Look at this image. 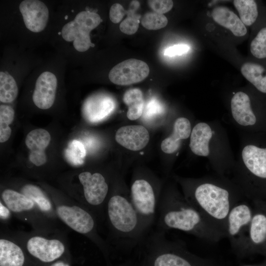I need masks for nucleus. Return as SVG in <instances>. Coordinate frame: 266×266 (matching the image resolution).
Instances as JSON below:
<instances>
[{
    "label": "nucleus",
    "instance_id": "nucleus-1",
    "mask_svg": "<svg viewBox=\"0 0 266 266\" xmlns=\"http://www.w3.org/2000/svg\"><path fill=\"white\" fill-rule=\"evenodd\" d=\"M156 230H177L210 243L225 238L224 233L210 223L184 196L176 190H168L160 199Z\"/></svg>",
    "mask_w": 266,
    "mask_h": 266
},
{
    "label": "nucleus",
    "instance_id": "nucleus-2",
    "mask_svg": "<svg viewBox=\"0 0 266 266\" xmlns=\"http://www.w3.org/2000/svg\"><path fill=\"white\" fill-rule=\"evenodd\" d=\"M181 183L187 201L226 237L228 216L234 205L244 199L242 192L225 182L209 179Z\"/></svg>",
    "mask_w": 266,
    "mask_h": 266
},
{
    "label": "nucleus",
    "instance_id": "nucleus-3",
    "mask_svg": "<svg viewBox=\"0 0 266 266\" xmlns=\"http://www.w3.org/2000/svg\"><path fill=\"white\" fill-rule=\"evenodd\" d=\"M115 190L109 194L105 215L109 234L115 244L134 246L139 245L146 234L130 195Z\"/></svg>",
    "mask_w": 266,
    "mask_h": 266
},
{
    "label": "nucleus",
    "instance_id": "nucleus-4",
    "mask_svg": "<svg viewBox=\"0 0 266 266\" xmlns=\"http://www.w3.org/2000/svg\"><path fill=\"white\" fill-rule=\"evenodd\" d=\"M165 234V232L152 230L140 244L154 257L152 266H224L215 259L192 254L183 242L168 239Z\"/></svg>",
    "mask_w": 266,
    "mask_h": 266
},
{
    "label": "nucleus",
    "instance_id": "nucleus-5",
    "mask_svg": "<svg viewBox=\"0 0 266 266\" xmlns=\"http://www.w3.org/2000/svg\"><path fill=\"white\" fill-rule=\"evenodd\" d=\"M44 190L52 200L59 220L74 232L89 239L101 250H107L109 244L99 234L98 221L87 207L61 194Z\"/></svg>",
    "mask_w": 266,
    "mask_h": 266
},
{
    "label": "nucleus",
    "instance_id": "nucleus-6",
    "mask_svg": "<svg viewBox=\"0 0 266 266\" xmlns=\"http://www.w3.org/2000/svg\"><path fill=\"white\" fill-rule=\"evenodd\" d=\"M8 230L28 256L41 263L50 265L67 252V240L61 231L47 233L33 230L30 232Z\"/></svg>",
    "mask_w": 266,
    "mask_h": 266
},
{
    "label": "nucleus",
    "instance_id": "nucleus-7",
    "mask_svg": "<svg viewBox=\"0 0 266 266\" xmlns=\"http://www.w3.org/2000/svg\"><path fill=\"white\" fill-rule=\"evenodd\" d=\"M77 177L79 190L72 193V196L94 214L100 225L105 219L109 184L104 175L100 172L84 171Z\"/></svg>",
    "mask_w": 266,
    "mask_h": 266
},
{
    "label": "nucleus",
    "instance_id": "nucleus-8",
    "mask_svg": "<svg viewBox=\"0 0 266 266\" xmlns=\"http://www.w3.org/2000/svg\"><path fill=\"white\" fill-rule=\"evenodd\" d=\"M0 200L13 215L31 225L33 231L47 233L61 231L58 225L41 213L33 201L17 190L5 188L1 192Z\"/></svg>",
    "mask_w": 266,
    "mask_h": 266
},
{
    "label": "nucleus",
    "instance_id": "nucleus-9",
    "mask_svg": "<svg viewBox=\"0 0 266 266\" xmlns=\"http://www.w3.org/2000/svg\"><path fill=\"white\" fill-rule=\"evenodd\" d=\"M130 195L143 230L147 234L156 221L160 199L157 188L149 179L137 178L131 185Z\"/></svg>",
    "mask_w": 266,
    "mask_h": 266
},
{
    "label": "nucleus",
    "instance_id": "nucleus-10",
    "mask_svg": "<svg viewBox=\"0 0 266 266\" xmlns=\"http://www.w3.org/2000/svg\"><path fill=\"white\" fill-rule=\"evenodd\" d=\"M253 214L252 203L243 200L231 209L227 219L226 235L233 253L243 259L248 231Z\"/></svg>",
    "mask_w": 266,
    "mask_h": 266
},
{
    "label": "nucleus",
    "instance_id": "nucleus-11",
    "mask_svg": "<svg viewBox=\"0 0 266 266\" xmlns=\"http://www.w3.org/2000/svg\"><path fill=\"white\" fill-rule=\"evenodd\" d=\"M100 16L95 12L82 11L78 13L73 21L63 27L61 34L66 41H73L74 48L79 52H85L94 44L91 42L90 33L100 23Z\"/></svg>",
    "mask_w": 266,
    "mask_h": 266
},
{
    "label": "nucleus",
    "instance_id": "nucleus-12",
    "mask_svg": "<svg viewBox=\"0 0 266 266\" xmlns=\"http://www.w3.org/2000/svg\"><path fill=\"white\" fill-rule=\"evenodd\" d=\"M253 214L243 258L260 254L266 257V201L252 200Z\"/></svg>",
    "mask_w": 266,
    "mask_h": 266
},
{
    "label": "nucleus",
    "instance_id": "nucleus-13",
    "mask_svg": "<svg viewBox=\"0 0 266 266\" xmlns=\"http://www.w3.org/2000/svg\"><path fill=\"white\" fill-rule=\"evenodd\" d=\"M241 156L246 173L240 177L239 182L245 196L252 182H266V148L252 144L246 145L242 149Z\"/></svg>",
    "mask_w": 266,
    "mask_h": 266
},
{
    "label": "nucleus",
    "instance_id": "nucleus-14",
    "mask_svg": "<svg viewBox=\"0 0 266 266\" xmlns=\"http://www.w3.org/2000/svg\"><path fill=\"white\" fill-rule=\"evenodd\" d=\"M149 73V68L145 62L130 59L114 66L109 71L108 77L113 83L125 86L143 81Z\"/></svg>",
    "mask_w": 266,
    "mask_h": 266
},
{
    "label": "nucleus",
    "instance_id": "nucleus-15",
    "mask_svg": "<svg viewBox=\"0 0 266 266\" xmlns=\"http://www.w3.org/2000/svg\"><path fill=\"white\" fill-rule=\"evenodd\" d=\"M27 253L7 229L0 234V266H26Z\"/></svg>",
    "mask_w": 266,
    "mask_h": 266
},
{
    "label": "nucleus",
    "instance_id": "nucleus-16",
    "mask_svg": "<svg viewBox=\"0 0 266 266\" xmlns=\"http://www.w3.org/2000/svg\"><path fill=\"white\" fill-rule=\"evenodd\" d=\"M26 28L34 33L43 31L46 26L49 10L46 5L38 0H24L19 5Z\"/></svg>",
    "mask_w": 266,
    "mask_h": 266
},
{
    "label": "nucleus",
    "instance_id": "nucleus-17",
    "mask_svg": "<svg viewBox=\"0 0 266 266\" xmlns=\"http://www.w3.org/2000/svg\"><path fill=\"white\" fill-rule=\"evenodd\" d=\"M57 87V80L52 72L45 71L37 78L33 94L34 104L41 109H47L53 104Z\"/></svg>",
    "mask_w": 266,
    "mask_h": 266
},
{
    "label": "nucleus",
    "instance_id": "nucleus-18",
    "mask_svg": "<svg viewBox=\"0 0 266 266\" xmlns=\"http://www.w3.org/2000/svg\"><path fill=\"white\" fill-rule=\"evenodd\" d=\"M116 142L124 148L134 151L144 148L149 141V134L143 126L128 125L120 128L115 134Z\"/></svg>",
    "mask_w": 266,
    "mask_h": 266
},
{
    "label": "nucleus",
    "instance_id": "nucleus-19",
    "mask_svg": "<svg viewBox=\"0 0 266 266\" xmlns=\"http://www.w3.org/2000/svg\"><path fill=\"white\" fill-rule=\"evenodd\" d=\"M51 140L49 133L43 129H36L28 133L25 144L30 150L29 159L36 166L46 164L47 156L45 150Z\"/></svg>",
    "mask_w": 266,
    "mask_h": 266
},
{
    "label": "nucleus",
    "instance_id": "nucleus-20",
    "mask_svg": "<svg viewBox=\"0 0 266 266\" xmlns=\"http://www.w3.org/2000/svg\"><path fill=\"white\" fill-rule=\"evenodd\" d=\"M17 191L33 201L46 218L58 225L59 220L53 203L48 193L42 187L33 184L25 183L22 184Z\"/></svg>",
    "mask_w": 266,
    "mask_h": 266
},
{
    "label": "nucleus",
    "instance_id": "nucleus-21",
    "mask_svg": "<svg viewBox=\"0 0 266 266\" xmlns=\"http://www.w3.org/2000/svg\"><path fill=\"white\" fill-rule=\"evenodd\" d=\"M232 114L235 122L242 126H251L257 122L250 97L245 93H236L231 101Z\"/></svg>",
    "mask_w": 266,
    "mask_h": 266
},
{
    "label": "nucleus",
    "instance_id": "nucleus-22",
    "mask_svg": "<svg viewBox=\"0 0 266 266\" xmlns=\"http://www.w3.org/2000/svg\"><path fill=\"white\" fill-rule=\"evenodd\" d=\"M211 15L215 23L229 30L234 36L242 37L247 34V28L239 17L227 7L218 6L214 7Z\"/></svg>",
    "mask_w": 266,
    "mask_h": 266
},
{
    "label": "nucleus",
    "instance_id": "nucleus-23",
    "mask_svg": "<svg viewBox=\"0 0 266 266\" xmlns=\"http://www.w3.org/2000/svg\"><path fill=\"white\" fill-rule=\"evenodd\" d=\"M233 3L246 27L258 26L266 19V10L256 0H234Z\"/></svg>",
    "mask_w": 266,
    "mask_h": 266
},
{
    "label": "nucleus",
    "instance_id": "nucleus-24",
    "mask_svg": "<svg viewBox=\"0 0 266 266\" xmlns=\"http://www.w3.org/2000/svg\"><path fill=\"white\" fill-rule=\"evenodd\" d=\"M115 106V102L110 97L95 96L88 100L84 114L88 121L97 123L107 117L113 111Z\"/></svg>",
    "mask_w": 266,
    "mask_h": 266
},
{
    "label": "nucleus",
    "instance_id": "nucleus-25",
    "mask_svg": "<svg viewBox=\"0 0 266 266\" xmlns=\"http://www.w3.org/2000/svg\"><path fill=\"white\" fill-rule=\"evenodd\" d=\"M191 125L190 121L185 117H179L175 121L172 133L164 139L161 144L163 152L171 154L180 147L181 141L190 136Z\"/></svg>",
    "mask_w": 266,
    "mask_h": 266
},
{
    "label": "nucleus",
    "instance_id": "nucleus-26",
    "mask_svg": "<svg viewBox=\"0 0 266 266\" xmlns=\"http://www.w3.org/2000/svg\"><path fill=\"white\" fill-rule=\"evenodd\" d=\"M210 126L204 122L197 124L193 128L189 146L192 152L199 156L206 157L209 154V143L212 137Z\"/></svg>",
    "mask_w": 266,
    "mask_h": 266
},
{
    "label": "nucleus",
    "instance_id": "nucleus-27",
    "mask_svg": "<svg viewBox=\"0 0 266 266\" xmlns=\"http://www.w3.org/2000/svg\"><path fill=\"white\" fill-rule=\"evenodd\" d=\"M243 76L260 93L266 94V63L250 61L240 67Z\"/></svg>",
    "mask_w": 266,
    "mask_h": 266
},
{
    "label": "nucleus",
    "instance_id": "nucleus-28",
    "mask_svg": "<svg viewBox=\"0 0 266 266\" xmlns=\"http://www.w3.org/2000/svg\"><path fill=\"white\" fill-rule=\"evenodd\" d=\"M124 102L128 106V118L135 120L142 115L144 108V100L141 91L137 88L127 90L123 96Z\"/></svg>",
    "mask_w": 266,
    "mask_h": 266
},
{
    "label": "nucleus",
    "instance_id": "nucleus-29",
    "mask_svg": "<svg viewBox=\"0 0 266 266\" xmlns=\"http://www.w3.org/2000/svg\"><path fill=\"white\" fill-rule=\"evenodd\" d=\"M256 30L250 44V53L256 60L266 63V19Z\"/></svg>",
    "mask_w": 266,
    "mask_h": 266
},
{
    "label": "nucleus",
    "instance_id": "nucleus-30",
    "mask_svg": "<svg viewBox=\"0 0 266 266\" xmlns=\"http://www.w3.org/2000/svg\"><path fill=\"white\" fill-rule=\"evenodd\" d=\"M18 87L13 77L3 71L0 72V100L3 103L14 101L18 95Z\"/></svg>",
    "mask_w": 266,
    "mask_h": 266
},
{
    "label": "nucleus",
    "instance_id": "nucleus-31",
    "mask_svg": "<svg viewBox=\"0 0 266 266\" xmlns=\"http://www.w3.org/2000/svg\"><path fill=\"white\" fill-rule=\"evenodd\" d=\"M14 119V111L10 106H0V142H4L10 138L11 130L9 127Z\"/></svg>",
    "mask_w": 266,
    "mask_h": 266
},
{
    "label": "nucleus",
    "instance_id": "nucleus-32",
    "mask_svg": "<svg viewBox=\"0 0 266 266\" xmlns=\"http://www.w3.org/2000/svg\"><path fill=\"white\" fill-rule=\"evenodd\" d=\"M66 157L69 162L76 166L83 164L86 156L85 147L82 142L73 140L66 150Z\"/></svg>",
    "mask_w": 266,
    "mask_h": 266
},
{
    "label": "nucleus",
    "instance_id": "nucleus-33",
    "mask_svg": "<svg viewBox=\"0 0 266 266\" xmlns=\"http://www.w3.org/2000/svg\"><path fill=\"white\" fill-rule=\"evenodd\" d=\"M168 23L167 18L162 14L155 12H147L141 19L143 27L150 30H157L165 27Z\"/></svg>",
    "mask_w": 266,
    "mask_h": 266
},
{
    "label": "nucleus",
    "instance_id": "nucleus-34",
    "mask_svg": "<svg viewBox=\"0 0 266 266\" xmlns=\"http://www.w3.org/2000/svg\"><path fill=\"white\" fill-rule=\"evenodd\" d=\"M163 111V107L160 102L155 99H151L145 105L142 115L145 119H151L160 115Z\"/></svg>",
    "mask_w": 266,
    "mask_h": 266
},
{
    "label": "nucleus",
    "instance_id": "nucleus-35",
    "mask_svg": "<svg viewBox=\"0 0 266 266\" xmlns=\"http://www.w3.org/2000/svg\"><path fill=\"white\" fill-rule=\"evenodd\" d=\"M140 17H128L120 25L121 31L127 34L135 33L138 28Z\"/></svg>",
    "mask_w": 266,
    "mask_h": 266
},
{
    "label": "nucleus",
    "instance_id": "nucleus-36",
    "mask_svg": "<svg viewBox=\"0 0 266 266\" xmlns=\"http://www.w3.org/2000/svg\"><path fill=\"white\" fill-rule=\"evenodd\" d=\"M148 4L154 12L163 14L169 11L173 5V2L170 0H151Z\"/></svg>",
    "mask_w": 266,
    "mask_h": 266
},
{
    "label": "nucleus",
    "instance_id": "nucleus-37",
    "mask_svg": "<svg viewBox=\"0 0 266 266\" xmlns=\"http://www.w3.org/2000/svg\"><path fill=\"white\" fill-rule=\"evenodd\" d=\"M127 14L123 6L119 3L113 4L109 10V18L112 22L115 24L119 23L125 14Z\"/></svg>",
    "mask_w": 266,
    "mask_h": 266
},
{
    "label": "nucleus",
    "instance_id": "nucleus-38",
    "mask_svg": "<svg viewBox=\"0 0 266 266\" xmlns=\"http://www.w3.org/2000/svg\"><path fill=\"white\" fill-rule=\"evenodd\" d=\"M190 50V47L187 45H174L167 48L164 52L166 56L172 57L175 55H181L187 53Z\"/></svg>",
    "mask_w": 266,
    "mask_h": 266
},
{
    "label": "nucleus",
    "instance_id": "nucleus-39",
    "mask_svg": "<svg viewBox=\"0 0 266 266\" xmlns=\"http://www.w3.org/2000/svg\"><path fill=\"white\" fill-rule=\"evenodd\" d=\"M11 210L0 200V220L3 224H7L9 222L12 215Z\"/></svg>",
    "mask_w": 266,
    "mask_h": 266
},
{
    "label": "nucleus",
    "instance_id": "nucleus-40",
    "mask_svg": "<svg viewBox=\"0 0 266 266\" xmlns=\"http://www.w3.org/2000/svg\"><path fill=\"white\" fill-rule=\"evenodd\" d=\"M49 266H70L69 264L65 260L59 259L50 265Z\"/></svg>",
    "mask_w": 266,
    "mask_h": 266
},
{
    "label": "nucleus",
    "instance_id": "nucleus-41",
    "mask_svg": "<svg viewBox=\"0 0 266 266\" xmlns=\"http://www.w3.org/2000/svg\"><path fill=\"white\" fill-rule=\"evenodd\" d=\"M239 266H266V259L262 263L258 265L242 264Z\"/></svg>",
    "mask_w": 266,
    "mask_h": 266
}]
</instances>
